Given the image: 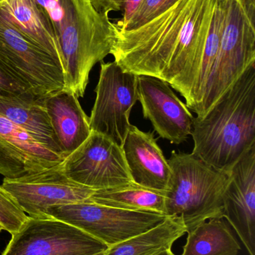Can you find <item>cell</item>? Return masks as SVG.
Returning a JSON list of instances; mask_svg holds the SVG:
<instances>
[{
	"label": "cell",
	"mask_w": 255,
	"mask_h": 255,
	"mask_svg": "<svg viewBox=\"0 0 255 255\" xmlns=\"http://www.w3.org/2000/svg\"><path fill=\"white\" fill-rule=\"evenodd\" d=\"M65 157L0 115V175L16 179L61 163Z\"/></svg>",
	"instance_id": "5bb4252c"
},
{
	"label": "cell",
	"mask_w": 255,
	"mask_h": 255,
	"mask_svg": "<svg viewBox=\"0 0 255 255\" xmlns=\"http://www.w3.org/2000/svg\"><path fill=\"white\" fill-rule=\"evenodd\" d=\"M137 94L144 118L149 120L160 137L178 145L191 134L194 117L167 82L138 76Z\"/></svg>",
	"instance_id": "7c38bea8"
},
{
	"label": "cell",
	"mask_w": 255,
	"mask_h": 255,
	"mask_svg": "<svg viewBox=\"0 0 255 255\" xmlns=\"http://www.w3.org/2000/svg\"><path fill=\"white\" fill-rule=\"evenodd\" d=\"M217 2L178 0L136 29L114 27V61L127 73L167 82L190 109Z\"/></svg>",
	"instance_id": "6da1fadb"
},
{
	"label": "cell",
	"mask_w": 255,
	"mask_h": 255,
	"mask_svg": "<svg viewBox=\"0 0 255 255\" xmlns=\"http://www.w3.org/2000/svg\"><path fill=\"white\" fill-rule=\"evenodd\" d=\"M88 202L127 211L166 216L165 193L150 190L135 183L115 188L96 190Z\"/></svg>",
	"instance_id": "ffe728a7"
},
{
	"label": "cell",
	"mask_w": 255,
	"mask_h": 255,
	"mask_svg": "<svg viewBox=\"0 0 255 255\" xmlns=\"http://www.w3.org/2000/svg\"><path fill=\"white\" fill-rule=\"evenodd\" d=\"M166 197V217L182 220L187 233L211 219H223L227 172L216 169L194 154L172 151Z\"/></svg>",
	"instance_id": "277c9868"
},
{
	"label": "cell",
	"mask_w": 255,
	"mask_h": 255,
	"mask_svg": "<svg viewBox=\"0 0 255 255\" xmlns=\"http://www.w3.org/2000/svg\"><path fill=\"white\" fill-rule=\"evenodd\" d=\"M121 148L135 184L163 193L167 190L172 169L152 132L131 125Z\"/></svg>",
	"instance_id": "9a60e30c"
},
{
	"label": "cell",
	"mask_w": 255,
	"mask_h": 255,
	"mask_svg": "<svg viewBox=\"0 0 255 255\" xmlns=\"http://www.w3.org/2000/svg\"><path fill=\"white\" fill-rule=\"evenodd\" d=\"M25 93L29 92L0 61V97H13Z\"/></svg>",
	"instance_id": "d4e9b609"
},
{
	"label": "cell",
	"mask_w": 255,
	"mask_h": 255,
	"mask_svg": "<svg viewBox=\"0 0 255 255\" xmlns=\"http://www.w3.org/2000/svg\"><path fill=\"white\" fill-rule=\"evenodd\" d=\"M142 0H91L94 8L102 14L109 16L112 11L121 13V18L112 22L117 28H122L131 17Z\"/></svg>",
	"instance_id": "cb8c5ba5"
},
{
	"label": "cell",
	"mask_w": 255,
	"mask_h": 255,
	"mask_svg": "<svg viewBox=\"0 0 255 255\" xmlns=\"http://www.w3.org/2000/svg\"><path fill=\"white\" fill-rule=\"evenodd\" d=\"M44 105L58 146L66 157L91 134L89 118L79 98L67 88L45 97Z\"/></svg>",
	"instance_id": "2e32d148"
},
{
	"label": "cell",
	"mask_w": 255,
	"mask_h": 255,
	"mask_svg": "<svg viewBox=\"0 0 255 255\" xmlns=\"http://www.w3.org/2000/svg\"><path fill=\"white\" fill-rule=\"evenodd\" d=\"M0 14L27 40L53 57L63 70L58 42L35 0H0Z\"/></svg>",
	"instance_id": "ac0fdd59"
},
{
	"label": "cell",
	"mask_w": 255,
	"mask_h": 255,
	"mask_svg": "<svg viewBox=\"0 0 255 255\" xmlns=\"http://www.w3.org/2000/svg\"><path fill=\"white\" fill-rule=\"evenodd\" d=\"M137 79L138 76L124 71L115 61L100 62L90 128L121 147L131 127L132 109L138 101Z\"/></svg>",
	"instance_id": "ba28073f"
},
{
	"label": "cell",
	"mask_w": 255,
	"mask_h": 255,
	"mask_svg": "<svg viewBox=\"0 0 255 255\" xmlns=\"http://www.w3.org/2000/svg\"><path fill=\"white\" fill-rule=\"evenodd\" d=\"M193 154L229 172L255 145V64L202 118L193 121Z\"/></svg>",
	"instance_id": "3957f363"
},
{
	"label": "cell",
	"mask_w": 255,
	"mask_h": 255,
	"mask_svg": "<svg viewBox=\"0 0 255 255\" xmlns=\"http://www.w3.org/2000/svg\"><path fill=\"white\" fill-rule=\"evenodd\" d=\"M223 218L235 229L250 255H255V145L227 172Z\"/></svg>",
	"instance_id": "4fadbf2b"
},
{
	"label": "cell",
	"mask_w": 255,
	"mask_h": 255,
	"mask_svg": "<svg viewBox=\"0 0 255 255\" xmlns=\"http://www.w3.org/2000/svg\"><path fill=\"white\" fill-rule=\"evenodd\" d=\"M0 61L28 92L37 97L66 89L64 72L58 61L27 40L1 14Z\"/></svg>",
	"instance_id": "52a82bcc"
},
{
	"label": "cell",
	"mask_w": 255,
	"mask_h": 255,
	"mask_svg": "<svg viewBox=\"0 0 255 255\" xmlns=\"http://www.w3.org/2000/svg\"><path fill=\"white\" fill-rule=\"evenodd\" d=\"M186 233L181 219L166 217L150 230L109 247L103 255H155L171 250L175 241Z\"/></svg>",
	"instance_id": "d6986e66"
},
{
	"label": "cell",
	"mask_w": 255,
	"mask_h": 255,
	"mask_svg": "<svg viewBox=\"0 0 255 255\" xmlns=\"http://www.w3.org/2000/svg\"><path fill=\"white\" fill-rule=\"evenodd\" d=\"M58 42L66 88L83 97L93 67L110 54L115 28L91 0H35Z\"/></svg>",
	"instance_id": "7a4b0ae2"
},
{
	"label": "cell",
	"mask_w": 255,
	"mask_h": 255,
	"mask_svg": "<svg viewBox=\"0 0 255 255\" xmlns=\"http://www.w3.org/2000/svg\"><path fill=\"white\" fill-rule=\"evenodd\" d=\"M10 194L0 185V225L10 235L16 233L28 219Z\"/></svg>",
	"instance_id": "7402d4cb"
},
{
	"label": "cell",
	"mask_w": 255,
	"mask_h": 255,
	"mask_svg": "<svg viewBox=\"0 0 255 255\" xmlns=\"http://www.w3.org/2000/svg\"><path fill=\"white\" fill-rule=\"evenodd\" d=\"M3 230V228L1 227V225H0V232H1V231Z\"/></svg>",
	"instance_id": "83f0119b"
},
{
	"label": "cell",
	"mask_w": 255,
	"mask_h": 255,
	"mask_svg": "<svg viewBox=\"0 0 255 255\" xmlns=\"http://www.w3.org/2000/svg\"><path fill=\"white\" fill-rule=\"evenodd\" d=\"M47 217L74 226L108 247L155 227L166 216L118 209L91 202L50 207Z\"/></svg>",
	"instance_id": "8992f818"
},
{
	"label": "cell",
	"mask_w": 255,
	"mask_h": 255,
	"mask_svg": "<svg viewBox=\"0 0 255 255\" xmlns=\"http://www.w3.org/2000/svg\"><path fill=\"white\" fill-rule=\"evenodd\" d=\"M103 255V253H102V254H99V255Z\"/></svg>",
	"instance_id": "f1b7e54d"
},
{
	"label": "cell",
	"mask_w": 255,
	"mask_h": 255,
	"mask_svg": "<svg viewBox=\"0 0 255 255\" xmlns=\"http://www.w3.org/2000/svg\"><path fill=\"white\" fill-rule=\"evenodd\" d=\"M64 175L94 190L133 184L122 148L110 138L91 131L86 140L60 163Z\"/></svg>",
	"instance_id": "30bf717a"
},
{
	"label": "cell",
	"mask_w": 255,
	"mask_h": 255,
	"mask_svg": "<svg viewBox=\"0 0 255 255\" xmlns=\"http://www.w3.org/2000/svg\"><path fill=\"white\" fill-rule=\"evenodd\" d=\"M255 64V22L241 0H228L223 35L206 88L194 113L203 117L238 78Z\"/></svg>",
	"instance_id": "5b68a950"
},
{
	"label": "cell",
	"mask_w": 255,
	"mask_h": 255,
	"mask_svg": "<svg viewBox=\"0 0 255 255\" xmlns=\"http://www.w3.org/2000/svg\"><path fill=\"white\" fill-rule=\"evenodd\" d=\"M250 19L255 22V0H241Z\"/></svg>",
	"instance_id": "484cf974"
},
{
	"label": "cell",
	"mask_w": 255,
	"mask_h": 255,
	"mask_svg": "<svg viewBox=\"0 0 255 255\" xmlns=\"http://www.w3.org/2000/svg\"><path fill=\"white\" fill-rule=\"evenodd\" d=\"M180 255H238L241 247L223 219H211L188 232Z\"/></svg>",
	"instance_id": "44dd1931"
},
{
	"label": "cell",
	"mask_w": 255,
	"mask_h": 255,
	"mask_svg": "<svg viewBox=\"0 0 255 255\" xmlns=\"http://www.w3.org/2000/svg\"><path fill=\"white\" fill-rule=\"evenodd\" d=\"M1 187L28 217L47 218L50 207L88 202L96 190L67 178L59 164L16 179H3Z\"/></svg>",
	"instance_id": "8fae6325"
},
{
	"label": "cell",
	"mask_w": 255,
	"mask_h": 255,
	"mask_svg": "<svg viewBox=\"0 0 255 255\" xmlns=\"http://www.w3.org/2000/svg\"><path fill=\"white\" fill-rule=\"evenodd\" d=\"M178 0H142L128 22L117 29L130 31L142 26L169 9Z\"/></svg>",
	"instance_id": "603a6c76"
},
{
	"label": "cell",
	"mask_w": 255,
	"mask_h": 255,
	"mask_svg": "<svg viewBox=\"0 0 255 255\" xmlns=\"http://www.w3.org/2000/svg\"><path fill=\"white\" fill-rule=\"evenodd\" d=\"M155 255H175L174 254L173 252L172 251V249L171 250H166V251L162 252V253H158V254Z\"/></svg>",
	"instance_id": "4316f807"
},
{
	"label": "cell",
	"mask_w": 255,
	"mask_h": 255,
	"mask_svg": "<svg viewBox=\"0 0 255 255\" xmlns=\"http://www.w3.org/2000/svg\"><path fill=\"white\" fill-rule=\"evenodd\" d=\"M0 115L28 132L36 140L63 155L44 105V97L25 93L0 97Z\"/></svg>",
	"instance_id": "e0dca14e"
},
{
	"label": "cell",
	"mask_w": 255,
	"mask_h": 255,
	"mask_svg": "<svg viewBox=\"0 0 255 255\" xmlns=\"http://www.w3.org/2000/svg\"><path fill=\"white\" fill-rule=\"evenodd\" d=\"M109 248L83 231L52 217H28L1 255H97Z\"/></svg>",
	"instance_id": "9c48e42d"
}]
</instances>
